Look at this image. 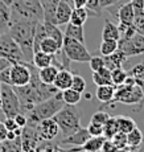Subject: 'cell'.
<instances>
[{
	"label": "cell",
	"instance_id": "6da1fadb",
	"mask_svg": "<svg viewBox=\"0 0 144 152\" xmlns=\"http://www.w3.org/2000/svg\"><path fill=\"white\" fill-rule=\"evenodd\" d=\"M36 27L37 21L25 19H15L11 21L10 29L7 32L15 41L19 44L25 62H32V58H33V40L34 33H36Z\"/></svg>",
	"mask_w": 144,
	"mask_h": 152
},
{
	"label": "cell",
	"instance_id": "ab89813d",
	"mask_svg": "<svg viewBox=\"0 0 144 152\" xmlns=\"http://www.w3.org/2000/svg\"><path fill=\"white\" fill-rule=\"evenodd\" d=\"M89 65H90V69H91L93 72H96V70H99L101 68H103L105 66L103 57L91 56V58H90V61H89Z\"/></svg>",
	"mask_w": 144,
	"mask_h": 152
},
{
	"label": "cell",
	"instance_id": "603a6c76",
	"mask_svg": "<svg viewBox=\"0 0 144 152\" xmlns=\"http://www.w3.org/2000/svg\"><path fill=\"white\" fill-rule=\"evenodd\" d=\"M93 82L96 86H102V85H113L111 81V70L108 68H101L96 72H93Z\"/></svg>",
	"mask_w": 144,
	"mask_h": 152
},
{
	"label": "cell",
	"instance_id": "681fc988",
	"mask_svg": "<svg viewBox=\"0 0 144 152\" xmlns=\"http://www.w3.org/2000/svg\"><path fill=\"white\" fill-rule=\"evenodd\" d=\"M7 128H5V126L3 122H0V143L4 142L5 139H7Z\"/></svg>",
	"mask_w": 144,
	"mask_h": 152
},
{
	"label": "cell",
	"instance_id": "60d3db41",
	"mask_svg": "<svg viewBox=\"0 0 144 152\" xmlns=\"http://www.w3.org/2000/svg\"><path fill=\"white\" fill-rule=\"evenodd\" d=\"M87 131L91 136H102L103 135V126L90 122L89 126H87Z\"/></svg>",
	"mask_w": 144,
	"mask_h": 152
},
{
	"label": "cell",
	"instance_id": "836d02e7",
	"mask_svg": "<svg viewBox=\"0 0 144 152\" xmlns=\"http://www.w3.org/2000/svg\"><path fill=\"white\" fill-rule=\"evenodd\" d=\"M118 49V40H111L106 39L102 40L101 46H99V52L102 56H110Z\"/></svg>",
	"mask_w": 144,
	"mask_h": 152
},
{
	"label": "cell",
	"instance_id": "d6986e66",
	"mask_svg": "<svg viewBox=\"0 0 144 152\" xmlns=\"http://www.w3.org/2000/svg\"><path fill=\"white\" fill-rule=\"evenodd\" d=\"M11 21V8L3 0H0V34L7 33Z\"/></svg>",
	"mask_w": 144,
	"mask_h": 152
},
{
	"label": "cell",
	"instance_id": "44dd1931",
	"mask_svg": "<svg viewBox=\"0 0 144 152\" xmlns=\"http://www.w3.org/2000/svg\"><path fill=\"white\" fill-rule=\"evenodd\" d=\"M106 138L103 135L102 136H91L83 145H81V148L75 151H83V152H99L103 147Z\"/></svg>",
	"mask_w": 144,
	"mask_h": 152
},
{
	"label": "cell",
	"instance_id": "db71d44e",
	"mask_svg": "<svg viewBox=\"0 0 144 152\" xmlns=\"http://www.w3.org/2000/svg\"><path fill=\"white\" fill-rule=\"evenodd\" d=\"M127 1H131V0H119V1H118V4H116V5H114V7H120V5H122V4H124V3H127Z\"/></svg>",
	"mask_w": 144,
	"mask_h": 152
},
{
	"label": "cell",
	"instance_id": "f5cc1de1",
	"mask_svg": "<svg viewBox=\"0 0 144 152\" xmlns=\"http://www.w3.org/2000/svg\"><path fill=\"white\" fill-rule=\"evenodd\" d=\"M10 65H12L10 61L5 60V58H1V57H0V72H1V70H4L5 68H8Z\"/></svg>",
	"mask_w": 144,
	"mask_h": 152
},
{
	"label": "cell",
	"instance_id": "7bdbcfd3",
	"mask_svg": "<svg viewBox=\"0 0 144 152\" xmlns=\"http://www.w3.org/2000/svg\"><path fill=\"white\" fill-rule=\"evenodd\" d=\"M143 73H144V64H137V65H135L131 70H128L127 74H128V75H131V77L139 78L140 75L143 74Z\"/></svg>",
	"mask_w": 144,
	"mask_h": 152
},
{
	"label": "cell",
	"instance_id": "f907efd6",
	"mask_svg": "<svg viewBox=\"0 0 144 152\" xmlns=\"http://www.w3.org/2000/svg\"><path fill=\"white\" fill-rule=\"evenodd\" d=\"M135 82H136L137 86L142 89V93H143V98H142V102H140V106H143L144 104V80H142V78H135Z\"/></svg>",
	"mask_w": 144,
	"mask_h": 152
},
{
	"label": "cell",
	"instance_id": "7dc6e473",
	"mask_svg": "<svg viewBox=\"0 0 144 152\" xmlns=\"http://www.w3.org/2000/svg\"><path fill=\"white\" fill-rule=\"evenodd\" d=\"M119 0H99V5H101L102 10H107V8H111L114 5L118 4Z\"/></svg>",
	"mask_w": 144,
	"mask_h": 152
},
{
	"label": "cell",
	"instance_id": "9a60e30c",
	"mask_svg": "<svg viewBox=\"0 0 144 152\" xmlns=\"http://www.w3.org/2000/svg\"><path fill=\"white\" fill-rule=\"evenodd\" d=\"M127 56L123 53L120 49H116L113 54L110 56H103V61H105V66L108 68L110 70L116 69V68H122L123 64L127 61Z\"/></svg>",
	"mask_w": 144,
	"mask_h": 152
},
{
	"label": "cell",
	"instance_id": "4dcf8cb0",
	"mask_svg": "<svg viewBox=\"0 0 144 152\" xmlns=\"http://www.w3.org/2000/svg\"><path fill=\"white\" fill-rule=\"evenodd\" d=\"M60 49H61V46L58 45V42L56 41V40L50 39V37H45V39L40 42V50L45 52V53H48L50 56L56 54Z\"/></svg>",
	"mask_w": 144,
	"mask_h": 152
},
{
	"label": "cell",
	"instance_id": "484cf974",
	"mask_svg": "<svg viewBox=\"0 0 144 152\" xmlns=\"http://www.w3.org/2000/svg\"><path fill=\"white\" fill-rule=\"evenodd\" d=\"M52 58H53V56L45 53V52H42V50H37L33 53L32 64H33L37 69H42V68H46V66L52 65Z\"/></svg>",
	"mask_w": 144,
	"mask_h": 152
},
{
	"label": "cell",
	"instance_id": "8d00e7d4",
	"mask_svg": "<svg viewBox=\"0 0 144 152\" xmlns=\"http://www.w3.org/2000/svg\"><path fill=\"white\" fill-rule=\"evenodd\" d=\"M85 8L87 10V13L91 15V16H99L103 11L99 5V0H86Z\"/></svg>",
	"mask_w": 144,
	"mask_h": 152
},
{
	"label": "cell",
	"instance_id": "816d5d0a",
	"mask_svg": "<svg viewBox=\"0 0 144 152\" xmlns=\"http://www.w3.org/2000/svg\"><path fill=\"white\" fill-rule=\"evenodd\" d=\"M73 8H83L86 5V0H72Z\"/></svg>",
	"mask_w": 144,
	"mask_h": 152
},
{
	"label": "cell",
	"instance_id": "f35d334b",
	"mask_svg": "<svg viewBox=\"0 0 144 152\" xmlns=\"http://www.w3.org/2000/svg\"><path fill=\"white\" fill-rule=\"evenodd\" d=\"M110 116H111V115H108L106 111H95V113H94L93 115H91V121H90V122L103 126L106 122L110 119Z\"/></svg>",
	"mask_w": 144,
	"mask_h": 152
},
{
	"label": "cell",
	"instance_id": "e0dca14e",
	"mask_svg": "<svg viewBox=\"0 0 144 152\" xmlns=\"http://www.w3.org/2000/svg\"><path fill=\"white\" fill-rule=\"evenodd\" d=\"M118 20L120 24H134L135 19V10L131 1H127L124 4H122L118 10Z\"/></svg>",
	"mask_w": 144,
	"mask_h": 152
},
{
	"label": "cell",
	"instance_id": "7c38bea8",
	"mask_svg": "<svg viewBox=\"0 0 144 152\" xmlns=\"http://www.w3.org/2000/svg\"><path fill=\"white\" fill-rule=\"evenodd\" d=\"M73 4L72 0H60L56 10V25H66L70 21Z\"/></svg>",
	"mask_w": 144,
	"mask_h": 152
},
{
	"label": "cell",
	"instance_id": "4316f807",
	"mask_svg": "<svg viewBox=\"0 0 144 152\" xmlns=\"http://www.w3.org/2000/svg\"><path fill=\"white\" fill-rule=\"evenodd\" d=\"M111 39V40H119L120 39V32L118 25L111 23L110 20H106L103 29H102V40Z\"/></svg>",
	"mask_w": 144,
	"mask_h": 152
},
{
	"label": "cell",
	"instance_id": "7402d4cb",
	"mask_svg": "<svg viewBox=\"0 0 144 152\" xmlns=\"http://www.w3.org/2000/svg\"><path fill=\"white\" fill-rule=\"evenodd\" d=\"M64 36L70 37V39H74V40H78V41L85 44L83 25H75V24H72V23H67L65 31H64Z\"/></svg>",
	"mask_w": 144,
	"mask_h": 152
},
{
	"label": "cell",
	"instance_id": "52a82bcc",
	"mask_svg": "<svg viewBox=\"0 0 144 152\" xmlns=\"http://www.w3.org/2000/svg\"><path fill=\"white\" fill-rule=\"evenodd\" d=\"M142 98H143L142 89L136 83L135 85L123 83L120 86L115 87L113 102H119V103H124V104L131 106V104H139L142 102Z\"/></svg>",
	"mask_w": 144,
	"mask_h": 152
},
{
	"label": "cell",
	"instance_id": "277c9868",
	"mask_svg": "<svg viewBox=\"0 0 144 152\" xmlns=\"http://www.w3.org/2000/svg\"><path fill=\"white\" fill-rule=\"evenodd\" d=\"M53 119L58 124L60 132L65 136L74 134L81 128V114L74 104H65L54 116Z\"/></svg>",
	"mask_w": 144,
	"mask_h": 152
},
{
	"label": "cell",
	"instance_id": "e575fe53",
	"mask_svg": "<svg viewBox=\"0 0 144 152\" xmlns=\"http://www.w3.org/2000/svg\"><path fill=\"white\" fill-rule=\"evenodd\" d=\"M127 72L123 70L122 68H116V69H113L111 70V81H113V85L114 86H120V85L124 83L126 78H127Z\"/></svg>",
	"mask_w": 144,
	"mask_h": 152
},
{
	"label": "cell",
	"instance_id": "74e56055",
	"mask_svg": "<svg viewBox=\"0 0 144 152\" xmlns=\"http://www.w3.org/2000/svg\"><path fill=\"white\" fill-rule=\"evenodd\" d=\"M111 142L116 147V150H122V148L127 147V134L123 132H116L115 135L111 138Z\"/></svg>",
	"mask_w": 144,
	"mask_h": 152
},
{
	"label": "cell",
	"instance_id": "30bf717a",
	"mask_svg": "<svg viewBox=\"0 0 144 152\" xmlns=\"http://www.w3.org/2000/svg\"><path fill=\"white\" fill-rule=\"evenodd\" d=\"M31 81L29 62L21 61L11 65V86H24Z\"/></svg>",
	"mask_w": 144,
	"mask_h": 152
},
{
	"label": "cell",
	"instance_id": "d4e9b609",
	"mask_svg": "<svg viewBox=\"0 0 144 152\" xmlns=\"http://www.w3.org/2000/svg\"><path fill=\"white\" fill-rule=\"evenodd\" d=\"M44 23V28H45V32H46V36L50 37V39L56 40L58 42V45L62 46V42H64V31H61L60 27L56 24H52V23Z\"/></svg>",
	"mask_w": 144,
	"mask_h": 152
},
{
	"label": "cell",
	"instance_id": "5bb4252c",
	"mask_svg": "<svg viewBox=\"0 0 144 152\" xmlns=\"http://www.w3.org/2000/svg\"><path fill=\"white\" fill-rule=\"evenodd\" d=\"M72 81H73V73L66 69H60L57 75H56L53 86H54L58 91H62V90H66L72 86Z\"/></svg>",
	"mask_w": 144,
	"mask_h": 152
},
{
	"label": "cell",
	"instance_id": "c3c4849f",
	"mask_svg": "<svg viewBox=\"0 0 144 152\" xmlns=\"http://www.w3.org/2000/svg\"><path fill=\"white\" fill-rule=\"evenodd\" d=\"M132 5H134L135 12H139V11L144 10V0H131Z\"/></svg>",
	"mask_w": 144,
	"mask_h": 152
},
{
	"label": "cell",
	"instance_id": "ee69618b",
	"mask_svg": "<svg viewBox=\"0 0 144 152\" xmlns=\"http://www.w3.org/2000/svg\"><path fill=\"white\" fill-rule=\"evenodd\" d=\"M0 82L5 85H11V65L0 72Z\"/></svg>",
	"mask_w": 144,
	"mask_h": 152
},
{
	"label": "cell",
	"instance_id": "9c48e42d",
	"mask_svg": "<svg viewBox=\"0 0 144 152\" xmlns=\"http://www.w3.org/2000/svg\"><path fill=\"white\" fill-rule=\"evenodd\" d=\"M118 49L123 52L127 57H135L144 53V31L137 29L136 33L130 39H119Z\"/></svg>",
	"mask_w": 144,
	"mask_h": 152
},
{
	"label": "cell",
	"instance_id": "8fae6325",
	"mask_svg": "<svg viewBox=\"0 0 144 152\" xmlns=\"http://www.w3.org/2000/svg\"><path fill=\"white\" fill-rule=\"evenodd\" d=\"M36 128H37V134H39L41 140H45V142L53 140L58 135V132H60L58 124L56 123V121L53 118L41 121L40 123L36 126Z\"/></svg>",
	"mask_w": 144,
	"mask_h": 152
},
{
	"label": "cell",
	"instance_id": "f546056e",
	"mask_svg": "<svg viewBox=\"0 0 144 152\" xmlns=\"http://www.w3.org/2000/svg\"><path fill=\"white\" fill-rule=\"evenodd\" d=\"M0 152H23L21 151V135L13 140H7L0 143Z\"/></svg>",
	"mask_w": 144,
	"mask_h": 152
},
{
	"label": "cell",
	"instance_id": "f1b7e54d",
	"mask_svg": "<svg viewBox=\"0 0 144 152\" xmlns=\"http://www.w3.org/2000/svg\"><path fill=\"white\" fill-rule=\"evenodd\" d=\"M87 19H89V13H87V10L85 7L83 8H73L69 23L75 24V25H85Z\"/></svg>",
	"mask_w": 144,
	"mask_h": 152
},
{
	"label": "cell",
	"instance_id": "4fadbf2b",
	"mask_svg": "<svg viewBox=\"0 0 144 152\" xmlns=\"http://www.w3.org/2000/svg\"><path fill=\"white\" fill-rule=\"evenodd\" d=\"M90 138H91V135L89 134L87 128L81 127L78 131H75L74 134H72V135H69V136H65V138L60 142V144H72V145H79V147H81V145H83Z\"/></svg>",
	"mask_w": 144,
	"mask_h": 152
},
{
	"label": "cell",
	"instance_id": "8992f818",
	"mask_svg": "<svg viewBox=\"0 0 144 152\" xmlns=\"http://www.w3.org/2000/svg\"><path fill=\"white\" fill-rule=\"evenodd\" d=\"M61 49L66 54V57L70 61H74V62H81V64L89 62L90 58H91V53L87 50V48L85 46L83 42L74 39H70V37L64 36V42Z\"/></svg>",
	"mask_w": 144,
	"mask_h": 152
},
{
	"label": "cell",
	"instance_id": "d6a6232c",
	"mask_svg": "<svg viewBox=\"0 0 144 152\" xmlns=\"http://www.w3.org/2000/svg\"><path fill=\"white\" fill-rule=\"evenodd\" d=\"M116 132H119L116 118L115 116H110V119L103 124V136L106 139H111Z\"/></svg>",
	"mask_w": 144,
	"mask_h": 152
},
{
	"label": "cell",
	"instance_id": "83f0119b",
	"mask_svg": "<svg viewBox=\"0 0 144 152\" xmlns=\"http://www.w3.org/2000/svg\"><path fill=\"white\" fill-rule=\"evenodd\" d=\"M115 118H116V122H118L119 132L128 134L130 131H132L135 127H136V122H135L131 116L120 115V116H115Z\"/></svg>",
	"mask_w": 144,
	"mask_h": 152
},
{
	"label": "cell",
	"instance_id": "ac0fdd59",
	"mask_svg": "<svg viewBox=\"0 0 144 152\" xmlns=\"http://www.w3.org/2000/svg\"><path fill=\"white\" fill-rule=\"evenodd\" d=\"M60 0H40L41 7L44 12V20L45 23H52L56 24V10Z\"/></svg>",
	"mask_w": 144,
	"mask_h": 152
},
{
	"label": "cell",
	"instance_id": "f6af8a7d",
	"mask_svg": "<svg viewBox=\"0 0 144 152\" xmlns=\"http://www.w3.org/2000/svg\"><path fill=\"white\" fill-rule=\"evenodd\" d=\"M15 122H16L17 123V126H19V127H25L26 124H28V118H26V115L24 113H19L17 114V115H15Z\"/></svg>",
	"mask_w": 144,
	"mask_h": 152
},
{
	"label": "cell",
	"instance_id": "7a4b0ae2",
	"mask_svg": "<svg viewBox=\"0 0 144 152\" xmlns=\"http://www.w3.org/2000/svg\"><path fill=\"white\" fill-rule=\"evenodd\" d=\"M64 106H65V102L62 99V94L61 91H58L53 97L36 103L25 114L28 118V124H39L44 119L53 118Z\"/></svg>",
	"mask_w": 144,
	"mask_h": 152
},
{
	"label": "cell",
	"instance_id": "5b68a950",
	"mask_svg": "<svg viewBox=\"0 0 144 152\" xmlns=\"http://www.w3.org/2000/svg\"><path fill=\"white\" fill-rule=\"evenodd\" d=\"M0 110L3 111L5 118H15L19 113H21L20 101L15 91L13 86L1 83V95H0Z\"/></svg>",
	"mask_w": 144,
	"mask_h": 152
},
{
	"label": "cell",
	"instance_id": "2e32d148",
	"mask_svg": "<svg viewBox=\"0 0 144 152\" xmlns=\"http://www.w3.org/2000/svg\"><path fill=\"white\" fill-rule=\"evenodd\" d=\"M143 139V132L137 127H135L134 130L127 134V147H126V150L128 152H137L140 150Z\"/></svg>",
	"mask_w": 144,
	"mask_h": 152
},
{
	"label": "cell",
	"instance_id": "bcb514c9",
	"mask_svg": "<svg viewBox=\"0 0 144 152\" xmlns=\"http://www.w3.org/2000/svg\"><path fill=\"white\" fill-rule=\"evenodd\" d=\"M3 123H4L7 131H15V130H17V128H19V126H17V123L15 122L13 118H5Z\"/></svg>",
	"mask_w": 144,
	"mask_h": 152
},
{
	"label": "cell",
	"instance_id": "11a10c76",
	"mask_svg": "<svg viewBox=\"0 0 144 152\" xmlns=\"http://www.w3.org/2000/svg\"><path fill=\"white\" fill-rule=\"evenodd\" d=\"M0 95H1V82H0Z\"/></svg>",
	"mask_w": 144,
	"mask_h": 152
},
{
	"label": "cell",
	"instance_id": "b9f144b4",
	"mask_svg": "<svg viewBox=\"0 0 144 152\" xmlns=\"http://www.w3.org/2000/svg\"><path fill=\"white\" fill-rule=\"evenodd\" d=\"M134 25L137 29H143V31H144V10L139 11V12H135Z\"/></svg>",
	"mask_w": 144,
	"mask_h": 152
},
{
	"label": "cell",
	"instance_id": "d590c367",
	"mask_svg": "<svg viewBox=\"0 0 144 152\" xmlns=\"http://www.w3.org/2000/svg\"><path fill=\"white\" fill-rule=\"evenodd\" d=\"M72 87L73 90L83 94L85 90H86V81L83 77H81L79 74H73V81H72Z\"/></svg>",
	"mask_w": 144,
	"mask_h": 152
},
{
	"label": "cell",
	"instance_id": "ba28073f",
	"mask_svg": "<svg viewBox=\"0 0 144 152\" xmlns=\"http://www.w3.org/2000/svg\"><path fill=\"white\" fill-rule=\"evenodd\" d=\"M0 57L8 60L11 64L24 61V56L19 44L8 33L0 34Z\"/></svg>",
	"mask_w": 144,
	"mask_h": 152
},
{
	"label": "cell",
	"instance_id": "1f68e13d",
	"mask_svg": "<svg viewBox=\"0 0 144 152\" xmlns=\"http://www.w3.org/2000/svg\"><path fill=\"white\" fill-rule=\"evenodd\" d=\"M61 94H62V99H64V102H65V104H74L75 106L82 98L81 93L73 90L72 87H69V89H66V90H62Z\"/></svg>",
	"mask_w": 144,
	"mask_h": 152
},
{
	"label": "cell",
	"instance_id": "ffe728a7",
	"mask_svg": "<svg viewBox=\"0 0 144 152\" xmlns=\"http://www.w3.org/2000/svg\"><path fill=\"white\" fill-rule=\"evenodd\" d=\"M115 93V86L114 85H102L96 87L95 97L102 103H111Z\"/></svg>",
	"mask_w": 144,
	"mask_h": 152
},
{
	"label": "cell",
	"instance_id": "cb8c5ba5",
	"mask_svg": "<svg viewBox=\"0 0 144 152\" xmlns=\"http://www.w3.org/2000/svg\"><path fill=\"white\" fill-rule=\"evenodd\" d=\"M58 69L57 66H54L52 64V65L46 66V68H42V69H39V77H40V81L46 85H53L56 80V75H57L58 73Z\"/></svg>",
	"mask_w": 144,
	"mask_h": 152
},
{
	"label": "cell",
	"instance_id": "3957f363",
	"mask_svg": "<svg viewBox=\"0 0 144 152\" xmlns=\"http://www.w3.org/2000/svg\"><path fill=\"white\" fill-rule=\"evenodd\" d=\"M11 8V20L25 19L42 21L44 12L40 0H3Z\"/></svg>",
	"mask_w": 144,
	"mask_h": 152
}]
</instances>
